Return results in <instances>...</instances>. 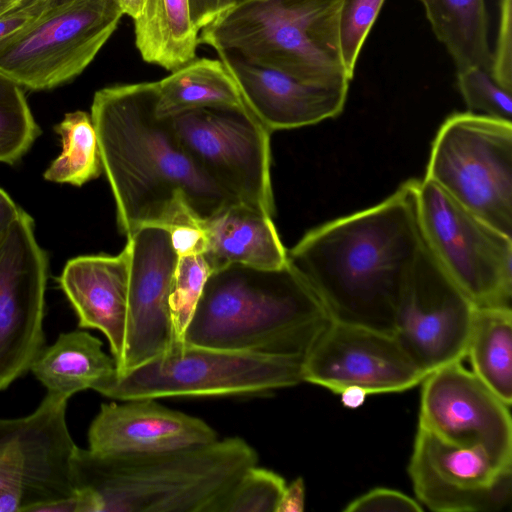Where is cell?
I'll return each mask as SVG.
<instances>
[{
    "mask_svg": "<svg viewBox=\"0 0 512 512\" xmlns=\"http://www.w3.org/2000/svg\"><path fill=\"white\" fill-rule=\"evenodd\" d=\"M202 253L212 272L231 264L276 269L287 264L272 216L242 202L232 203L201 223Z\"/></svg>",
    "mask_w": 512,
    "mask_h": 512,
    "instance_id": "44dd1931",
    "label": "cell"
},
{
    "mask_svg": "<svg viewBox=\"0 0 512 512\" xmlns=\"http://www.w3.org/2000/svg\"><path fill=\"white\" fill-rule=\"evenodd\" d=\"M21 210L10 196L0 188V239L7 232Z\"/></svg>",
    "mask_w": 512,
    "mask_h": 512,
    "instance_id": "f35d334b",
    "label": "cell"
},
{
    "mask_svg": "<svg viewBox=\"0 0 512 512\" xmlns=\"http://www.w3.org/2000/svg\"><path fill=\"white\" fill-rule=\"evenodd\" d=\"M490 74L512 92V0H500V19Z\"/></svg>",
    "mask_w": 512,
    "mask_h": 512,
    "instance_id": "d6a6232c",
    "label": "cell"
},
{
    "mask_svg": "<svg viewBox=\"0 0 512 512\" xmlns=\"http://www.w3.org/2000/svg\"><path fill=\"white\" fill-rule=\"evenodd\" d=\"M211 273L203 254L179 256L170 295L174 343L184 342L186 329Z\"/></svg>",
    "mask_w": 512,
    "mask_h": 512,
    "instance_id": "f546056e",
    "label": "cell"
},
{
    "mask_svg": "<svg viewBox=\"0 0 512 512\" xmlns=\"http://www.w3.org/2000/svg\"><path fill=\"white\" fill-rule=\"evenodd\" d=\"M422 506L415 499L390 488H374L352 500L344 508L345 512H421Z\"/></svg>",
    "mask_w": 512,
    "mask_h": 512,
    "instance_id": "836d02e7",
    "label": "cell"
},
{
    "mask_svg": "<svg viewBox=\"0 0 512 512\" xmlns=\"http://www.w3.org/2000/svg\"><path fill=\"white\" fill-rule=\"evenodd\" d=\"M55 131L62 151L44 172V178L74 186L97 178L103 166L91 115L84 111L67 113Z\"/></svg>",
    "mask_w": 512,
    "mask_h": 512,
    "instance_id": "4316f807",
    "label": "cell"
},
{
    "mask_svg": "<svg viewBox=\"0 0 512 512\" xmlns=\"http://www.w3.org/2000/svg\"><path fill=\"white\" fill-rule=\"evenodd\" d=\"M48 259L21 210L0 239V390L30 370L44 348Z\"/></svg>",
    "mask_w": 512,
    "mask_h": 512,
    "instance_id": "7c38bea8",
    "label": "cell"
},
{
    "mask_svg": "<svg viewBox=\"0 0 512 512\" xmlns=\"http://www.w3.org/2000/svg\"><path fill=\"white\" fill-rule=\"evenodd\" d=\"M423 245L409 180L379 204L310 230L287 250V261L332 319L392 334Z\"/></svg>",
    "mask_w": 512,
    "mask_h": 512,
    "instance_id": "7a4b0ae2",
    "label": "cell"
},
{
    "mask_svg": "<svg viewBox=\"0 0 512 512\" xmlns=\"http://www.w3.org/2000/svg\"><path fill=\"white\" fill-rule=\"evenodd\" d=\"M302 372L303 382L337 394L352 385L368 394L402 392L427 376L392 334L334 319L305 354Z\"/></svg>",
    "mask_w": 512,
    "mask_h": 512,
    "instance_id": "9a60e30c",
    "label": "cell"
},
{
    "mask_svg": "<svg viewBox=\"0 0 512 512\" xmlns=\"http://www.w3.org/2000/svg\"><path fill=\"white\" fill-rule=\"evenodd\" d=\"M21 0H0V16L20 4Z\"/></svg>",
    "mask_w": 512,
    "mask_h": 512,
    "instance_id": "b9f144b4",
    "label": "cell"
},
{
    "mask_svg": "<svg viewBox=\"0 0 512 512\" xmlns=\"http://www.w3.org/2000/svg\"><path fill=\"white\" fill-rule=\"evenodd\" d=\"M437 39L445 45L457 71L479 67L490 72L488 14L485 0H419Z\"/></svg>",
    "mask_w": 512,
    "mask_h": 512,
    "instance_id": "d4e9b609",
    "label": "cell"
},
{
    "mask_svg": "<svg viewBox=\"0 0 512 512\" xmlns=\"http://www.w3.org/2000/svg\"><path fill=\"white\" fill-rule=\"evenodd\" d=\"M457 84L472 113L511 121V93L501 87L490 72L479 67L457 71Z\"/></svg>",
    "mask_w": 512,
    "mask_h": 512,
    "instance_id": "1f68e13d",
    "label": "cell"
},
{
    "mask_svg": "<svg viewBox=\"0 0 512 512\" xmlns=\"http://www.w3.org/2000/svg\"><path fill=\"white\" fill-rule=\"evenodd\" d=\"M173 247L179 256L202 254L206 239L200 225H181L169 229Z\"/></svg>",
    "mask_w": 512,
    "mask_h": 512,
    "instance_id": "d590c367",
    "label": "cell"
},
{
    "mask_svg": "<svg viewBox=\"0 0 512 512\" xmlns=\"http://www.w3.org/2000/svg\"><path fill=\"white\" fill-rule=\"evenodd\" d=\"M384 0H342L338 16L341 59L352 80L359 53Z\"/></svg>",
    "mask_w": 512,
    "mask_h": 512,
    "instance_id": "4dcf8cb0",
    "label": "cell"
},
{
    "mask_svg": "<svg viewBox=\"0 0 512 512\" xmlns=\"http://www.w3.org/2000/svg\"><path fill=\"white\" fill-rule=\"evenodd\" d=\"M342 0H242L200 30L199 43L305 83L349 85L339 46Z\"/></svg>",
    "mask_w": 512,
    "mask_h": 512,
    "instance_id": "5b68a950",
    "label": "cell"
},
{
    "mask_svg": "<svg viewBox=\"0 0 512 512\" xmlns=\"http://www.w3.org/2000/svg\"><path fill=\"white\" fill-rule=\"evenodd\" d=\"M156 83L161 117L195 109L248 107L221 60L194 59Z\"/></svg>",
    "mask_w": 512,
    "mask_h": 512,
    "instance_id": "cb8c5ba5",
    "label": "cell"
},
{
    "mask_svg": "<svg viewBox=\"0 0 512 512\" xmlns=\"http://www.w3.org/2000/svg\"><path fill=\"white\" fill-rule=\"evenodd\" d=\"M419 503L437 512H492L511 501L512 465L418 426L408 466Z\"/></svg>",
    "mask_w": 512,
    "mask_h": 512,
    "instance_id": "5bb4252c",
    "label": "cell"
},
{
    "mask_svg": "<svg viewBox=\"0 0 512 512\" xmlns=\"http://www.w3.org/2000/svg\"><path fill=\"white\" fill-rule=\"evenodd\" d=\"M128 316L121 375L174 344L170 295L179 255L169 229L143 226L127 237Z\"/></svg>",
    "mask_w": 512,
    "mask_h": 512,
    "instance_id": "e0dca14e",
    "label": "cell"
},
{
    "mask_svg": "<svg viewBox=\"0 0 512 512\" xmlns=\"http://www.w3.org/2000/svg\"><path fill=\"white\" fill-rule=\"evenodd\" d=\"M425 178L512 236L511 121L472 112L450 115L433 141Z\"/></svg>",
    "mask_w": 512,
    "mask_h": 512,
    "instance_id": "52a82bcc",
    "label": "cell"
},
{
    "mask_svg": "<svg viewBox=\"0 0 512 512\" xmlns=\"http://www.w3.org/2000/svg\"><path fill=\"white\" fill-rule=\"evenodd\" d=\"M33 1H35V0H21L20 4H28V3H31Z\"/></svg>",
    "mask_w": 512,
    "mask_h": 512,
    "instance_id": "ee69618b",
    "label": "cell"
},
{
    "mask_svg": "<svg viewBox=\"0 0 512 512\" xmlns=\"http://www.w3.org/2000/svg\"><path fill=\"white\" fill-rule=\"evenodd\" d=\"M204 174L237 201L273 216L270 132L248 107L195 109L170 117Z\"/></svg>",
    "mask_w": 512,
    "mask_h": 512,
    "instance_id": "8fae6325",
    "label": "cell"
},
{
    "mask_svg": "<svg viewBox=\"0 0 512 512\" xmlns=\"http://www.w3.org/2000/svg\"><path fill=\"white\" fill-rule=\"evenodd\" d=\"M39 134L22 87L0 71V162H17Z\"/></svg>",
    "mask_w": 512,
    "mask_h": 512,
    "instance_id": "83f0119b",
    "label": "cell"
},
{
    "mask_svg": "<svg viewBox=\"0 0 512 512\" xmlns=\"http://www.w3.org/2000/svg\"><path fill=\"white\" fill-rule=\"evenodd\" d=\"M258 460L244 439L228 437L149 453L98 454L77 447L71 467L85 512H216Z\"/></svg>",
    "mask_w": 512,
    "mask_h": 512,
    "instance_id": "3957f363",
    "label": "cell"
},
{
    "mask_svg": "<svg viewBox=\"0 0 512 512\" xmlns=\"http://www.w3.org/2000/svg\"><path fill=\"white\" fill-rule=\"evenodd\" d=\"M217 53L246 105L270 133L314 125L337 117L344 109L348 85L305 83L237 55Z\"/></svg>",
    "mask_w": 512,
    "mask_h": 512,
    "instance_id": "d6986e66",
    "label": "cell"
},
{
    "mask_svg": "<svg viewBox=\"0 0 512 512\" xmlns=\"http://www.w3.org/2000/svg\"><path fill=\"white\" fill-rule=\"evenodd\" d=\"M67 402L47 392L33 413L0 419V512H37L74 494Z\"/></svg>",
    "mask_w": 512,
    "mask_h": 512,
    "instance_id": "30bf717a",
    "label": "cell"
},
{
    "mask_svg": "<svg viewBox=\"0 0 512 512\" xmlns=\"http://www.w3.org/2000/svg\"><path fill=\"white\" fill-rule=\"evenodd\" d=\"M305 506V484L301 477L286 485L276 512H302Z\"/></svg>",
    "mask_w": 512,
    "mask_h": 512,
    "instance_id": "8d00e7d4",
    "label": "cell"
},
{
    "mask_svg": "<svg viewBox=\"0 0 512 512\" xmlns=\"http://www.w3.org/2000/svg\"><path fill=\"white\" fill-rule=\"evenodd\" d=\"M134 24L135 44L146 62L173 72L196 59L199 30L190 0H145Z\"/></svg>",
    "mask_w": 512,
    "mask_h": 512,
    "instance_id": "603a6c76",
    "label": "cell"
},
{
    "mask_svg": "<svg viewBox=\"0 0 512 512\" xmlns=\"http://www.w3.org/2000/svg\"><path fill=\"white\" fill-rule=\"evenodd\" d=\"M30 370L49 393L70 398L96 388L116 373L113 357L90 333L75 330L61 333L53 345L44 347Z\"/></svg>",
    "mask_w": 512,
    "mask_h": 512,
    "instance_id": "7402d4cb",
    "label": "cell"
},
{
    "mask_svg": "<svg viewBox=\"0 0 512 512\" xmlns=\"http://www.w3.org/2000/svg\"><path fill=\"white\" fill-rule=\"evenodd\" d=\"M303 359L174 343L95 391L121 401L261 394L303 382Z\"/></svg>",
    "mask_w": 512,
    "mask_h": 512,
    "instance_id": "8992f818",
    "label": "cell"
},
{
    "mask_svg": "<svg viewBox=\"0 0 512 512\" xmlns=\"http://www.w3.org/2000/svg\"><path fill=\"white\" fill-rule=\"evenodd\" d=\"M59 284L78 316L80 328L101 331L117 365L123 355L128 316V258L89 255L70 259Z\"/></svg>",
    "mask_w": 512,
    "mask_h": 512,
    "instance_id": "ffe728a7",
    "label": "cell"
},
{
    "mask_svg": "<svg viewBox=\"0 0 512 512\" xmlns=\"http://www.w3.org/2000/svg\"><path fill=\"white\" fill-rule=\"evenodd\" d=\"M153 398L101 404L88 430L89 450L98 454L168 451L218 439L200 418L170 409Z\"/></svg>",
    "mask_w": 512,
    "mask_h": 512,
    "instance_id": "ac0fdd59",
    "label": "cell"
},
{
    "mask_svg": "<svg viewBox=\"0 0 512 512\" xmlns=\"http://www.w3.org/2000/svg\"><path fill=\"white\" fill-rule=\"evenodd\" d=\"M339 394L341 395L342 405L350 409L362 406L367 395H369L366 390L355 385L344 388Z\"/></svg>",
    "mask_w": 512,
    "mask_h": 512,
    "instance_id": "ab89813d",
    "label": "cell"
},
{
    "mask_svg": "<svg viewBox=\"0 0 512 512\" xmlns=\"http://www.w3.org/2000/svg\"><path fill=\"white\" fill-rule=\"evenodd\" d=\"M123 14L136 19L142 11L145 0H114Z\"/></svg>",
    "mask_w": 512,
    "mask_h": 512,
    "instance_id": "60d3db41",
    "label": "cell"
},
{
    "mask_svg": "<svg viewBox=\"0 0 512 512\" xmlns=\"http://www.w3.org/2000/svg\"><path fill=\"white\" fill-rule=\"evenodd\" d=\"M421 384L418 426L453 444L481 447L512 465L510 406L462 361L432 371Z\"/></svg>",
    "mask_w": 512,
    "mask_h": 512,
    "instance_id": "2e32d148",
    "label": "cell"
},
{
    "mask_svg": "<svg viewBox=\"0 0 512 512\" xmlns=\"http://www.w3.org/2000/svg\"><path fill=\"white\" fill-rule=\"evenodd\" d=\"M63 0H35L20 4L0 16V40L19 32L44 17Z\"/></svg>",
    "mask_w": 512,
    "mask_h": 512,
    "instance_id": "e575fe53",
    "label": "cell"
},
{
    "mask_svg": "<svg viewBox=\"0 0 512 512\" xmlns=\"http://www.w3.org/2000/svg\"><path fill=\"white\" fill-rule=\"evenodd\" d=\"M241 1L242 0H217L218 14L220 12H222L223 10H225Z\"/></svg>",
    "mask_w": 512,
    "mask_h": 512,
    "instance_id": "7bdbcfd3",
    "label": "cell"
},
{
    "mask_svg": "<svg viewBox=\"0 0 512 512\" xmlns=\"http://www.w3.org/2000/svg\"><path fill=\"white\" fill-rule=\"evenodd\" d=\"M331 319L318 295L288 261L276 269L231 264L208 277L184 342L305 356Z\"/></svg>",
    "mask_w": 512,
    "mask_h": 512,
    "instance_id": "277c9868",
    "label": "cell"
},
{
    "mask_svg": "<svg viewBox=\"0 0 512 512\" xmlns=\"http://www.w3.org/2000/svg\"><path fill=\"white\" fill-rule=\"evenodd\" d=\"M285 486L282 476L256 464L238 477L216 512H276Z\"/></svg>",
    "mask_w": 512,
    "mask_h": 512,
    "instance_id": "f1b7e54d",
    "label": "cell"
},
{
    "mask_svg": "<svg viewBox=\"0 0 512 512\" xmlns=\"http://www.w3.org/2000/svg\"><path fill=\"white\" fill-rule=\"evenodd\" d=\"M122 15L114 0H63L34 24L0 40V71L30 90L68 82L91 63Z\"/></svg>",
    "mask_w": 512,
    "mask_h": 512,
    "instance_id": "9c48e42d",
    "label": "cell"
},
{
    "mask_svg": "<svg viewBox=\"0 0 512 512\" xmlns=\"http://www.w3.org/2000/svg\"><path fill=\"white\" fill-rule=\"evenodd\" d=\"M156 82L115 85L94 95L91 118L103 170L126 237L143 226L200 225L239 202L211 181L157 111Z\"/></svg>",
    "mask_w": 512,
    "mask_h": 512,
    "instance_id": "6da1fadb",
    "label": "cell"
},
{
    "mask_svg": "<svg viewBox=\"0 0 512 512\" xmlns=\"http://www.w3.org/2000/svg\"><path fill=\"white\" fill-rule=\"evenodd\" d=\"M475 307L424 244L402 292L392 335L428 375L466 357Z\"/></svg>",
    "mask_w": 512,
    "mask_h": 512,
    "instance_id": "4fadbf2b",
    "label": "cell"
},
{
    "mask_svg": "<svg viewBox=\"0 0 512 512\" xmlns=\"http://www.w3.org/2000/svg\"><path fill=\"white\" fill-rule=\"evenodd\" d=\"M466 357L474 374L501 400L512 402V310L475 307Z\"/></svg>",
    "mask_w": 512,
    "mask_h": 512,
    "instance_id": "484cf974",
    "label": "cell"
},
{
    "mask_svg": "<svg viewBox=\"0 0 512 512\" xmlns=\"http://www.w3.org/2000/svg\"><path fill=\"white\" fill-rule=\"evenodd\" d=\"M424 244L476 306H510L512 238L485 222L432 181L415 180Z\"/></svg>",
    "mask_w": 512,
    "mask_h": 512,
    "instance_id": "ba28073f",
    "label": "cell"
},
{
    "mask_svg": "<svg viewBox=\"0 0 512 512\" xmlns=\"http://www.w3.org/2000/svg\"><path fill=\"white\" fill-rule=\"evenodd\" d=\"M194 24L200 30L218 14L217 0H190Z\"/></svg>",
    "mask_w": 512,
    "mask_h": 512,
    "instance_id": "74e56055",
    "label": "cell"
}]
</instances>
